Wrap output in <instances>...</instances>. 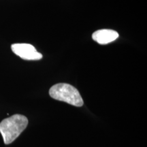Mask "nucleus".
<instances>
[{"label": "nucleus", "instance_id": "obj_2", "mask_svg": "<svg viewBox=\"0 0 147 147\" xmlns=\"http://www.w3.org/2000/svg\"><path fill=\"white\" fill-rule=\"evenodd\" d=\"M49 95L55 100L67 103L76 107H81L84 104L83 100L78 89L67 83H58L53 85L49 90Z\"/></svg>", "mask_w": 147, "mask_h": 147}, {"label": "nucleus", "instance_id": "obj_4", "mask_svg": "<svg viewBox=\"0 0 147 147\" xmlns=\"http://www.w3.org/2000/svg\"><path fill=\"white\" fill-rule=\"evenodd\" d=\"M119 38V34L112 29H100L93 33L92 38L95 42L102 45L114 42Z\"/></svg>", "mask_w": 147, "mask_h": 147}, {"label": "nucleus", "instance_id": "obj_3", "mask_svg": "<svg viewBox=\"0 0 147 147\" xmlns=\"http://www.w3.org/2000/svg\"><path fill=\"white\" fill-rule=\"evenodd\" d=\"M11 49L14 54L25 60H40L42 58L41 53L36 51V48L30 44H14Z\"/></svg>", "mask_w": 147, "mask_h": 147}, {"label": "nucleus", "instance_id": "obj_1", "mask_svg": "<svg viewBox=\"0 0 147 147\" xmlns=\"http://www.w3.org/2000/svg\"><path fill=\"white\" fill-rule=\"evenodd\" d=\"M28 125V119L22 115H12L0 123V133L5 144L13 142Z\"/></svg>", "mask_w": 147, "mask_h": 147}]
</instances>
